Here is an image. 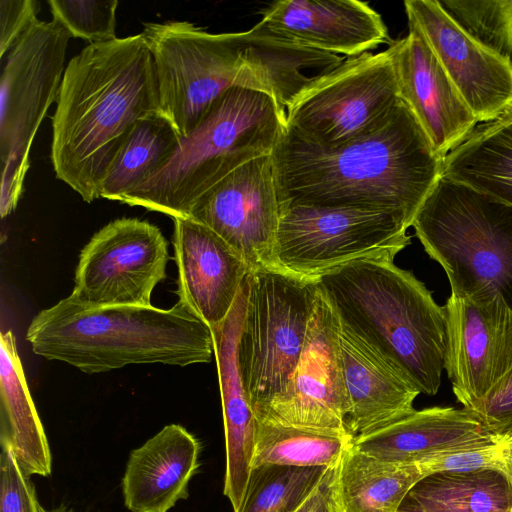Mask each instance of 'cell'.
I'll return each mask as SVG.
<instances>
[{
	"mask_svg": "<svg viewBox=\"0 0 512 512\" xmlns=\"http://www.w3.org/2000/svg\"><path fill=\"white\" fill-rule=\"evenodd\" d=\"M401 100L409 107L434 151L445 158L479 124L424 36L408 34L390 42Z\"/></svg>",
	"mask_w": 512,
	"mask_h": 512,
	"instance_id": "cell-17",
	"label": "cell"
},
{
	"mask_svg": "<svg viewBox=\"0 0 512 512\" xmlns=\"http://www.w3.org/2000/svg\"><path fill=\"white\" fill-rule=\"evenodd\" d=\"M442 175L512 205V111L479 123L444 158Z\"/></svg>",
	"mask_w": 512,
	"mask_h": 512,
	"instance_id": "cell-26",
	"label": "cell"
},
{
	"mask_svg": "<svg viewBox=\"0 0 512 512\" xmlns=\"http://www.w3.org/2000/svg\"><path fill=\"white\" fill-rule=\"evenodd\" d=\"M338 343L349 401L346 426L355 438L415 411L420 392L339 322Z\"/></svg>",
	"mask_w": 512,
	"mask_h": 512,
	"instance_id": "cell-22",
	"label": "cell"
},
{
	"mask_svg": "<svg viewBox=\"0 0 512 512\" xmlns=\"http://www.w3.org/2000/svg\"><path fill=\"white\" fill-rule=\"evenodd\" d=\"M154 62L160 112L182 137L234 87L272 96L285 110L315 76L338 65V55L259 32L211 33L189 21L146 22L141 32Z\"/></svg>",
	"mask_w": 512,
	"mask_h": 512,
	"instance_id": "cell-2",
	"label": "cell"
},
{
	"mask_svg": "<svg viewBox=\"0 0 512 512\" xmlns=\"http://www.w3.org/2000/svg\"><path fill=\"white\" fill-rule=\"evenodd\" d=\"M168 261V243L156 225L115 219L81 250L70 296L90 306H150Z\"/></svg>",
	"mask_w": 512,
	"mask_h": 512,
	"instance_id": "cell-12",
	"label": "cell"
},
{
	"mask_svg": "<svg viewBox=\"0 0 512 512\" xmlns=\"http://www.w3.org/2000/svg\"><path fill=\"white\" fill-rule=\"evenodd\" d=\"M271 158L280 206L392 210L410 227L444 161L402 100L380 128L334 147L310 144L285 128Z\"/></svg>",
	"mask_w": 512,
	"mask_h": 512,
	"instance_id": "cell-1",
	"label": "cell"
},
{
	"mask_svg": "<svg viewBox=\"0 0 512 512\" xmlns=\"http://www.w3.org/2000/svg\"><path fill=\"white\" fill-rule=\"evenodd\" d=\"M401 102L388 48L343 59L315 76L286 105L285 128L320 147H334L380 128Z\"/></svg>",
	"mask_w": 512,
	"mask_h": 512,
	"instance_id": "cell-10",
	"label": "cell"
},
{
	"mask_svg": "<svg viewBox=\"0 0 512 512\" xmlns=\"http://www.w3.org/2000/svg\"><path fill=\"white\" fill-rule=\"evenodd\" d=\"M338 331L339 320L318 289L294 374L284 393L257 420L349 434Z\"/></svg>",
	"mask_w": 512,
	"mask_h": 512,
	"instance_id": "cell-15",
	"label": "cell"
},
{
	"mask_svg": "<svg viewBox=\"0 0 512 512\" xmlns=\"http://www.w3.org/2000/svg\"><path fill=\"white\" fill-rule=\"evenodd\" d=\"M418 462L426 476L444 471L466 472L494 469L504 472L502 441L489 446L439 453Z\"/></svg>",
	"mask_w": 512,
	"mask_h": 512,
	"instance_id": "cell-34",
	"label": "cell"
},
{
	"mask_svg": "<svg viewBox=\"0 0 512 512\" xmlns=\"http://www.w3.org/2000/svg\"><path fill=\"white\" fill-rule=\"evenodd\" d=\"M41 5L37 0H0V57L18 42L38 20Z\"/></svg>",
	"mask_w": 512,
	"mask_h": 512,
	"instance_id": "cell-36",
	"label": "cell"
},
{
	"mask_svg": "<svg viewBox=\"0 0 512 512\" xmlns=\"http://www.w3.org/2000/svg\"><path fill=\"white\" fill-rule=\"evenodd\" d=\"M256 30L306 48L355 57L389 40L381 15L358 0H279Z\"/></svg>",
	"mask_w": 512,
	"mask_h": 512,
	"instance_id": "cell-18",
	"label": "cell"
},
{
	"mask_svg": "<svg viewBox=\"0 0 512 512\" xmlns=\"http://www.w3.org/2000/svg\"><path fill=\"white\" fill-rule=\"evenodd\" d=\"M40 512H71V510H69L67 508V506H65L64 504L56 507V508H53L51 510H46L44 509L43 507H41V511Z\"/></svg>",
	"mask_w": 512,
	"mask_h": 512,
	"instance_id": "cell-40",
	"label": "cell"
},
{
	"mask_svg": "<svg viewBox=\"0 0 512 512\" xmlns=\"http://www.w3.org/2000/svg\"><path fill=\"white\" fill-rule=\"evenodd\" d=\"M512 508V485L500 470L436 472L417 482L399 512H493Z\"/></svg>",
	"mask_w": 512,
	"mask_h": 512,
	"instance_id": "cell-27",
	"label": "cell"
},
{
	"mask_svg": "<svg viewBox=\"0 0 512 512\" xmlns=\"http://www.w3.org/2000/svg\"><path fill=\"white\" fill-rule=\"evenodd\" d=\"M504 472L512 485V439L502 440Z\"/></svg>",
	"mask_w": 512,
	"mask_h": 512,
	"instance_id": "cell-38",
	"label": "cell"
},
{
	"mask_svg": "<svg viewBox=\"0 0 512 512\" xmlns=\"http://www.w3.org/2000/svg\"><path fill=\"white\" fill-rule=\"evenodd\" d=\"M200 450L199 440L178 424L132 450L122 479L125 506L132 512H168L187 499Z\"/></svg>",
	"mask_w": 512,
	"mask_h": 512,
	"instance_id": "cell-23",
	"label": "cell"
},
{
	"mask_svg": "<svg viewBox=\"0 0 512 512\" xmlns=\"http://www.w3.org/2000/svg\"><path fill=\"white\" fill-rule=\"evenodd\" d=\"M249 293L248 275L229 314L211 327L222 401L226 472L224 495L238 512L248 485L255 448L256 417L244 386L238 346Z\"/></svg>",
	"mask_w": 512,
	"mask_h": 512,
	"instance_id": "cell-20",
	"label": "cell"
},
{
	"mask_svg": "<svg viewBox=\"0 0 512 512\" xmlns=\"http://www.w3.org/2000/svg\"><path fill=\"white\" fill-rule=\"evenodd\" d=\"M409 227L406 217L392 210L281 205L275 266L317 278L358 259L393 260L410 244Z\"/></svg>",
	"mask_w": 512,
	"mask_h": 512,
	"instance_id": "cell-11",
	"label": "cell"
},
{
	"mask_svg": "<svg viewBox=\"0 0 512 512\" xmlns=\"http://www.w3.org/2000/svg\"><path fill=\"white\" fill-rule=\"evenodd\" d=\"M70 33L39 19L4 56L0 77V215L11 214L23 192L36 132L57 101Z\"/></svg>",
	"mask_w": 512,
	"mask_h": 512,
	"instance_id": "cell-9",
	"label": "cell"
},
{
	"mask_svg": "<svg viewBox=\"0 0 512 512\" xmlns=\"http://www.w3.org/2000/svg\"><path fill=\"white\" fill-rule=\"evenodd\" d=\"M335 468L330 469L322 486L320 498L312 512H343L334 490Z\"/></svg>",
	"mask_w": 512,
	"mask_h": 512,
	"instance_id": "cell-37",
	"label": "cell"
},
{
	"mask_svg": "<svg viewBox=\"0 0 512 512\" xmlns=\"http://www.w3.org/2000/svg\"><path fill=\"white\" fill-rule=\"evenodd\" d=\"M239 365L256 418L286 390L306 343L315 309V278L278 267L249 272Z\"/></svg>",
	"mask_w": 512,
	"mask_h": 512,
	"instance_id": "cell-8",
	"label": "cell"
},
{
	"mask_svg": "<svg viewBox=\"0 0 512 512\" xmlns=\"http://www.w3.org/2000/svg\"><path fill=\"white\" fill-rule=\"evenodd\" d=\"M285 129V110L270 95L242 87L224 93L167 163L120 202L188 218L193 201L242 164L272 153Z\"/></svg>",
	"mask_w": 512,
	"mask_h": 512,
	"instance_id": "cell-6",
	"label": "cell"
},
{
	"mask_svg": "<svg viewBox=\"0 0 512 512\" xmlns=\"http://www.w3.org/2000/svg\"><path fill=\"white\" fill-rule=\"evenodd\" d=\"M26 339L36 355L88 374L131 364L185 367L214 354L210 326L180 302L169 309L90 306L69 295L32 319Z\"/></svg>",
	"mask_w": 512,
	"mask_h": 512,
	"instance_id": "cell-5",
	"label": "cell"
},
{
	"mask_svg": "<svg viewBox=\"0 0 512 512\" xmlns=\"http://www.w3.org/2000/svg\"><path fill=\"white\" fill-rule=\"evenodd\" d=\"M342 326L420 393H437L445 369L447 316L412 272L363 258L315 278Z\"/></svg>",
	"mask_w": 512,
	"mask_h": 512,
	"instance_id": "cell-4",
	"label": "cell"
},
{
	"mask_svg": "<svg viewBox=\"0 0 512 512\" xmlns=\"http://www.w3.org/2000/svg\"><path fill=\"white\" fill-rule=\"evenodd\" d=\"M445 309V370L458 401L472 410L512 370V310L497 294H451Z\"/></svg>",
	"mask_w": 512,
	"mask_h": 512,
	"instance_id": "cell-14",
	"label": "cell"
},
{
	"mask_svg": "<svg viewBox=\"0 0 512 512\" xmlns=\"http://www.w3.org/2000/svg\"><path fill=\"white\" fill-rule=\"evenodd\" d=\"M332 469V468H331ZM330 471V470H329ZM327 476V475H326ZM326 479V477H325ZM324 479V481H325ZM323 481V483H324ZM323 483L321 484V486L304 502V504L297 510V512H312L314 507L316 506L319 498H320V495H321V491H322V486H323Z\"/></svg>",
	"mask_w": 512,
	"mask_h": 512,
	"instance_id": "cell-39",
	"label": "cell"
},
{
	"mask_svg": "<svg viewBox=\"0 0 512 512\" xmlns=\"http://www.w3.org/2000/svg\"><path fill=\"white\" fill-rule=\"evenodd\" d=\"M473 38L512 66V0H438Z\"/></svg>",
	"mask_w": 512,
	"mask_h": 512,
	"instance_id": "cell-31",
	"label": "cell"
},
{
	"mask_svg": "<svg viewBox=\"0 0 512 512\" xmlns=\"http://www.w3.org/2000/svg\"><path fill=\"white\" fill-rule=\"evenodd\" d=\"M160 112L154 62L142 34L89 44L66 65L52 116L56 177L88 203L133 128Z\"/></svg>",
	"mask_w": 512,
	"mask_h": 512,
	"instance_id": "cell-3",
	"label": "cell"
},
{
	"mask_svg": "<svg viewBox=\"0 0 512 512\" xmlns=\"http://www.w3.org/2000/svg\"><path fill=\"white\" fill-rule=\"evenodd\" d=\"M507 110H510V111H512V105H511V106H510V107H509V108H508Z\"/></svg>",
	"mask_w": 512,
	"mask_h": 512,
	"instance_id": "cell-42",
	"label": "cell"
},
{
	"mask_svg": "<svg viewBox=\"0 0 512 512\" xmlns=\"http://www.w3.org/2000/svg\"><path fill=\"white\" fill-rule=\"evenodd\" d=\"M330 469L280 465L253 467L238 512H297L321 486Z\"/></svg>",
	"mask_w": 512,
	"mask_h": 512,
	"instance_id": "cell-30",
	"label": "cell"
},
{
	"mask_svg": "<svg viewBox=\"0 0 512 512\" xmlns=\"http://www.w3.org/2000/svg\"><path fill=\"white\" fill-rule=\"evenodd\" d=\"M52 19L72 37L90 44L111 41L116 37L117 0H48Z\"/></svg>",
	"mask_w": 512,
	"mask_h": 512,
	"instance_id": "cell-32",
	"label": "cell"
},
{
	"mask_svg": "<svg viewBox=\"0 0 512 512\" xmlns=\"http://www.w3.org/2000/svg\"><path fill=\"white\" fill-rule=\"evenodd\" d=\"M493 512H512V508H510V509H503V510H497V511H493Z\"/></svg>",
	"mask_w": 512,
	"mask_h": 512,
	"instance_id": "cell-41",
	"label": "cell"
},
{
	"mask_svg": "<svg viewBox=\"0 0 512 512\" xmlns=\"http://www.w3.org/2000/svg\"><path fill=\"white\" fill-rule=\"evenodd\" d=\"M180 303L211 327L225 320L249 268L218 234L191 218L173 219Z\"/></svg>",
	"mask_w": 512,
	"mask_h": 512,
	"instance_id": "cell-19",
	"label": "cell"
},
{
	"mask_svg": "<svg viewBox=\"0 0 512 512\" xmlns=\"http://www.w3.org/2000/svg\"><path fill=\"white\" fill-rule=\"evenodd\" d=\"M181 136L161 112L133 128L111 161L100 184V198L119 201L149 181L171 158Z\"/></svg>",
	"mask_w": 512,
	"mask_h": 512,
	"instance_id": "cell-28",
	"label": "cell"
},
{
	"mask_svg": "<svg viewBox=\"0 0 512 512\" xmlns=\"http://www.w3.org/2000/svg\"><path fill=\"white\" fill-rule=\"evenodd\" d=\"M188 218L224 239L250 272L276 268L280 203L271 154L242 164L204 190L193 201Z\"/></svg>",
	"mask_w": 512,
	"mask_h": 512,
	"instance_id": "cell-13",
	"label": "cell"
},
{
	"mask_svg": "<svg viewBox=\"0 0 512 512\" xmlns=\"http://www.w3.org/2000/svg\"><path fill=\"white\" fill-rule=\"evenodd\" d=\"M408 26L424 36L479 123L512 105V66L473 38L438 0H406Z\"/></svg>",
	"mask_w": 512,
	"mask_h": 512,
	"instance_id": "cell-16",
	"label": "cell"
},
{
	"mask_svg": "<svg viewBox=\"0 0 512 512\" xmlns=\"http://www.w3.org/2000/svg\"><path fill=\"white\" fill-rule=\"evenodd\" d=\"M425 476L418 461L379 459L351 445L335 468L334 490L343 512H399Z\"/></svg>",
	"mask_w": 512,
	"mask_h": 512,
	"instance_id": "cell-25",
	"label": "cell"
},
{
	"mask_svg": "<svg viewBox=\"0 0 512 512\" xmlns=\"http://www.w3.org/2000/svg\"><path fill=\"white\" fill-rule=\"evenodd\" d=\"M472 411L433 407L372 433L353 438L352 447L379 459L416 462L435 454L499 443Z\"/></svg>",
	"mask_w": 512,
	"mask_h": 512,
	"instance_id": "cell-21",
	"label": "cell"
},
{
	"mask_svg": "<svg viewBox=\"0 0 512 512\" xmlns=\"http://www.w3.org/2000/svg\"><path fill=\"white\" fill-rule=\"evenodd\" d=\"M353 437L256 419L252 468L261 465L336 467Z\"/></svg>",
	"mask_w": 512,
	"mask_h": 512,
	"instance_id": "cell-29",
	"label": "cell"
},
{
	"mask_svg": "<svg viewBox=\"0 0 512 512\" xmlns=\"http://www.w3.org/2000/svg\"><path fill=\"white\" fill-rule=\"evenodd\" d=\"M0 442L28 475L51 474L48 440L10 330L0 335Z\"/></svg>",
	"mask_w": 512,
	"mask_h": 512,
	"instance_id": "cell-24",
	"label": "cell"
},
{
	"mask_svg": "<svg viewBox=\"0 0 512 512\" xmlns=\"http://www.w3.org/2000/svg\"><path fill=\"white\" fill-rule=\"evenodd\" d=\"M1 448L0 512H40L42 506L30 475L20 467L8 446Z\"/></svg>",
	"mask_w": 512,
	"mask_h": 512,
	"instance_id": "cell-33",
	"label": "cell"
},
{
	"mask_svg": "<svg viewBox=\"0 0 512 512\" xmlns=\"http://www.w3.org/2000/svg\"><path fill=\"white\" fill-rule=\"evenodd\" d=\"M498 439H512V370L472 410Z\"/></svg>",
	"mask_w": 512,
	"mask_h": 512,
	"instance_id": "cell-35",
	"label": "cell"
},
{
	"mask_svg": "<svg viewBox=\"0 0 512 512\" xmlns=\"http://www.w3.org/2000/svg\"><path fill=\"white\" fill-rule=\"evenodd\" d=\"M411 226L452 295L497 294L512 310V205L441 175Z\"/></svg>",
	"mask_w": 512,
	"mask_h": 512,
	"instance_id": "cell-7",
	"label": "cell"
}]
</instances>
